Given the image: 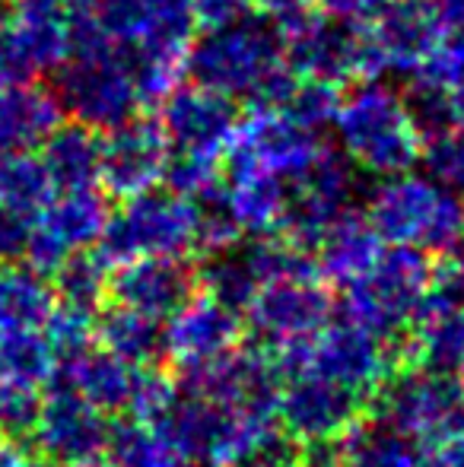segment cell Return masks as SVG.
I'll use <instances>...</instances> for the list:
<instances>
[{
    "instance_id": "1",
    "label": "cell",
    "mask_w": 464,
    "mask_h": 467,
    "mask_svg": "<svg viewBox=\"0 0 464 467\" xmlns=\"http://www.w3.org/2000/svg\"><path fill=\"white\" fill-rule=\"evenodd\" d=\"M335 134L353 166L378 179L410 172L420 162L423 137L407 111V99L378 77L341 99Z\"/></svg>"
},
{
    "instance_id": "2",
    "label": "cell",
    "mask_w": 464,
    "mask_h": 467,
    "mask_svg": "<svg viewBox=\"0 0 464 467\" xmlns=\"http://www.w3.org/2000/svg\"><path fill=\"white\" fill-rule=\"evenodd\" d=\"M366 220L382 235V242L414 245L427 254H449L464 239V201L459 191H449L414 172L378 182L369 194Z\"/></svg>"
},
{
    "instance_id": "3",
    "label": "cell",
    "mask_w": 464,
    "mask_h": 467,
    "mask_svg": "<svg viewBox=\"0 0 464 467\" xmlns=\"http://www.w3.org/2000/svg\"><path fill=\"white\" fill-rule=\"evenodd\" d=\"M344 286V312L353 325L382 340H395L417 321V312L433 286V267L423 248L388 245L359 277Z\"/></svg>"
},
{
    "instance_id": "4",
    "label": "cell",
    "mask_w": 464,
    "mask_h": 467,
    "mask_svg": "<svg viewBox=\"0 0 464 467\" xmlns=\"http://www.w3.org/2000/svg\"><path fill=\"white\" fill-rule=\"evenodd\" d=\"M201 207L198 201L175 194V191H140V194L121 197V207L108 213L102 229V258L108 265H124L134 258H153V254H175L198 248Z\"/></svg>"
},
{
    "instance_id": "5",
    "label": "cell",
    "mask_w": 464,
    "mask_h": 467,
    "mask_svg": "<svg viewBox=\"0 0 464 467\" xmlns=\"http://www.w3.org/2000/svg\"><path fill=\"white\" fill-rule=\"evenodd\" d=\"M284 64V36H277L261 16L211 26L204 36L194 38L185 57V70L194 83L232 99H248L261 80Z\"/></svg>"
},
{
    "instance_id": "6",
    "label": "cell",
    "mask_w": 464,
    "mask_h": 467,
    "mask_svg": "<svg viewBox=\"0 0 464 467\" xmlns=\"http://www.w3.org/2000/svg\"><path fill=\"white\" fill-rule=\"evenodd\" d=\"M55 96L70 121L108 134L143 109L134 64L124 48L74 51L55 70Z\"/></svg>"
},
{
    "instance_id": "7",
    "label": "cell",
    "mask_w": 464,
    "mask_h": 467,
    "mask_svg": "<svg viewBox=\"0 0 464 467\" xmlns=\"http://www.w3.org/2000/svg\"><path fill=\"white\" fill-rule=\"evenodd\" d=\"M280 32H284V61L296 77L344 83L385 74L382 51L369 26H353L331 13H309Z\"/></svg>"
},
{
    "instance_id": "8",
    "label": "cell",
    "mask_w": 464,
    "mask_h": 467,
    "mask_svg": "<svg viewBox=\"0 0 464 467\" xmlns=\"http://www.w3.org/2000/svg\"><path fill=\"white\" fill-rule=\"evenodd\" d=\"M388 366L391 363L382 347V337L353 325V321L322 327L312 337L280 347V369H286L290 375H325V379L347 385L359 398L388 381Z\"/></svg>"
},
{
    "instance_id": "9",
    "label": "cell",
    "mask_w": 464,
    "mask_h": 467,
    "mask_svg": "<svg viewBox=\"0 0 464 467\" xmlns=\"http://www.w3.org/2000/svg\"><path fill=\"white\" fill-rule=\"evenodd\" d=\"M378 417L420 445L439 449L464 420V381L429 366L401 372L382 385Z\"/></svg>"
},
{
    "instance_id": "10",
    "label": "cell",
    "mask_w": 464,
    "mask_h": 467,
    "mask_svg": "<svg viewBox=\"0 0 464 467\" xmlns=\"http://www.w3.org/2000/svg\"><path fill=\"white\" fill-rule=\"evenodd\" d=\"M108 223V203L96 185L57 188L51 201L32 220L26 258L36 271L55 274L74 252H83L102 239Z\"/></svg>"
},
{
    "instance_id": "11",
    "label": "cell",
    "mask_w": 464,
    "mask_h": 467,
    "mask_svg": "<svg viewBox=\"0 0 464 467\" xmlns=\"http://www.w3.org/2000/svg\"><path fill=\"white\" fill-rule=\"evenodd\" d=\"M290 188V210L284 223L286 239L303 248H318L325 233L344 213H350L356 197V166L347 153L341 156L325 147L303 179H296Z\"/></svg>"
},
{
    "instance_id": "12",
    "label": "cell",
    "mask_w": 464,
    "mask_h": 467,
    "mask_svg": "<svg viewBox=\"0 0 464 467\" xmlns=\"http://www.w3.org/2000/svg\"><path fill=\"white\" fill-rule=\"evenodd\" d=\"M239 124L242 118L235 109V99L217 93L204 83H194V87L179 83L160 102V128L172 153L220 160L230 153Z\"/></svg>"
},
{
    "instance_id": "13",
    "label": "cell",
    "mask_w": 464,
    "mask_h": 467,
    "mask_svg": "<svg viewBox=\"0 0 464 467\" xmlns=\"http://www.w3.org/2000/svg\"><path fill=\"white\" fill-rule=\"evenodd\" d=\"M322 150L325 143L318 140L315 130L296 124L284 111H252L248 118H242L239 134L226 156L252 162L293 185L296 179H303L305 169L318 160Z\"/></svg>"
},
{
    "instance_id": "14",
    "label": "cell",
    "mask_w": 464,
    "mask_h": 467,
    "mask_svg": "<svg viewBox=\"0 0 464 467\" xmlns=\"http://www.w3.org/2000/svg\"><path fill=\"white\" fill-rule=\"evenodd\" d=\"M32 432L57 467H89L108 445L102 410L74 391H48Z\"/></svg>"
},
{
    "instance_id": "15",
    "label": "cell",
    "mask_w": 464,
    "mask_h": 467,
    "mask_svg": "<svg viewBox=\"0 0 464 467\" xmlns=\"http://www.w3.org/2000/svg\"><path fill=\"white\" fill-rule=\"evenodd\" d=\"M328 312L331 302L325 289H318L315 277H286L271 280L258 289L248 306V321L264 344L286 347L322 331Z\"/></svg>"
},
{
    "instance_id": "16",
    "label": "cell",
    "mask_w": 464,
    "mask_h": 467,
    "mask_svg": "<svg viewBox=\"0 0 464 467\" xmlns=\"http://www.w3.org/2000/svg\"><path fill=\"white\" fill-rule=\"evenodd\" d=\"M169 156H172V147H169L160 121L130 118L128 124L108 130V137L102 140L99 182L115 197L140 194L166 179Z\"/></svg>"
},
{
    "instance_id": "17",
    "label": "cell",
    "mask_w": 464,
    "mask_h": 467,
    "mask_svg": "<svg viewBox=\"0 0 464 467\" xmlns=\"http://www.w3.org/2000/svg\"><path fill=\"white\" fill-rule=\"evenodd\" d=\"M198 274L175 254H153L115 265L108 277V293L118 306L137 308L153 318H172L194 296Z\"/></svg>"
},
{
    "instance_id": "18",
    "label": "cell",
    "mask_w": 464,
    "mask_h": 467,
    "mask_svg": "<svg viewBox=\"0 0 464 467\" xmlns=\"http://www.w3.org/2000/svg\"><path fill=\"white\" fill-rule=\"evenodd\" d=\"M372 38L382 51L385 74L414 77L417 67L433 55V48L446 36L433 0H391L376 23H369Z\"/></svg>"
},
{
    "instance_id": "19",
    "label": "cell",
    "mask_w": 464,
    "mask_h": 467,
    "mask_svg": "<svg viewBox=\"0 0 464 467\" xmlns=\"http://www.w3.org/2000/svg\"><path fill=\"white\" fill-rule=\"evenodd\" d=\"M359 394L341 381L315 372H299L286 391H280V407L290 432L299 439H337L356 420Z\"/></svg>"
},
{
    "instance_id": "20",
    "label": "cell",
    "mask_w": 464,
    "mask_h": 467,
    "mask_svg": "<svg viewBox=\"0 0 464 467\" xmlns=\"http://www.w3.org/2000/svg\"><path fill=\"white\" fill-rule=\"evenodd\" d=\"M235 337H239L235 308L223 306L211 293L191 296L166 325V353H172L175 363L188 369L223 357L226 350H232Z\"/></svg>"
},
{
    "instance_id": "21",
    "label": "cell",
    "mask_w": 464,
    "mask_h": 467,
    "mask_svg": "<svg viewBox=\"0 0 464 467\" xmlns=\"http://www.w3.org/2000/svg\"><path fill=\"white\" fill-rule=\"evenodd\" d=\"M6 29L16 38L32 77L55 74L74 55L70 0H13Z\"/></svg>"
},
{
    "instance_id": "22",
    "label": "cell",
    "mask_w": 464,
    "mask_h": 467,
    "mask_svg": "<svg viewBox=\"0 0 464 467\" xmlns=\"http://www.w3.org/2000/svg\"><path fill=\"white\" fill-rule=\"evenodd\" d=\"M223 197L242 233L271 235L284 229L286 210H290V185L277 175L264 172L252 162L230 160Z\"/></svg>"
},
{
    "instance_id": "23",
    "label": "cell",
    "mask_w": 464,
    "mask_h": 467,
    "mask_svg": "<svg viewBox=\"0 0 464 467\" xmlns=\"http://www.w3.org/2000/svg\"><path fill=\"white\" fill-rule=\"evenodd\" d=\"M57 124H61V102L55 93L32 87L29 80L0 87V153L42 147Z\"/></svg>"
},
{
    "instance_id": "24",
    "label": "cell",
    "mask_w": 464,
    "mask_h": 467,
    "mask_svg": "<svg viewBox=\"0 0 464 467\" xmlns=\"http://www.w3.org/2000/svg\"><path fill=\"white\" fill-rule=\"evenodd\" d=\"M42 162L55 188H87L99 182L102 137L80 121L57 124L42 143Z\"/></svg>"
},
{
    "instance_id": "25",
    "label": "cell",
    "mask_w": 464,
    "mask_h": 467,
    "mask_svg": "<svg viewBox=\"0 0 464 467\" xmlns=\"http://www.w3.org/2000/svg\"><path fill=\"white\" fill-rule=\"evenodd\" d=\"M423 445L388 420H353L341 439V467H417Z\"/></svg>"
},
{
    "instance_id": "26",
    "label": "cell",
    "mask_w": 464,
    "mask_h": 467,
    "mask_svg": "<svg viewBox=\"0 0 464 467\" xmlns=\"http://www.w3.org/2000/svg\"><path fill=\"white\" fill-rule=\"evenodd\" d=\"M382 235L366 216L344 213L318 242V271L337 283H350L382 252Z\"/></svg>"
},
{
    "instance_id": "27",
    "label": "cell",
    "mask_w": 464,
    "mask_h": 467,
    "mask_svg": "<svg viewBox=\"0 0 464 467\" xmlns=\"http://www.w3.org/2000/svg\"><path fill=\"white\" fill-rule=\"evenodd\" d=\"M55 289L36 267H0V331L13 327H42L57 308Z\"/></svg>"
},
{
    "instance_id": "28",
    "label": "cell",
    "mask_w": 464,
    "mask_h": 467,
    "mask_svg": "<svg viewBox=\"0 0 464 467\" xmlns=\"http://www.w3.org/2000/svg\"><path fill=\"white\" fill-rule=\"evenodd\" d=\"M99 344L106 350H112L115 357L128 359V363H153L156 357L166 353V327L160 325V318L143 315L137 308L115 306L99 318Z\"/></svg>"
},
{
    "instance_id": "29",
    "label": "cell",
    "mask_w": 464,
    "mask_h": 467,
    "mask_svg": "<svg viewBox=\"0 0 464 467\" xmlns=\"http://www.w3.org/2000/svg\"><path fill=\"white\" fill-rule=\"evenodd\" d=\"M57 363L55 344L38 334V327L0 331V385L38 388L51 379Z\"/></svg>"
},
{
    "instance_id": "30",
    "label": "cell",
    "mask_w": 464,
    "mask_h": 467,
    "mask_svg": "<svg viewBox=\"0 0 464 467\" xmlns=\"http://www.w3.org/2000/svg\"><path fill=\"white\" fill-rule=\"evenodd\" d=\"M55 191L57 188L45 169L42 156H36L32 150L0 153V201L10 203L13 210L36 220L38 210L51 201Z\"/></svg>"
},
{
    "instance_id": "31",
    "label": "cell",
    "mask_w": 464,
    "mask_h": 467,
    "mask_svg": "<svg viewBox=\"0 0 464 467\" xmlns=\"http://www.w3.org/2000/svg\"><path fill=\"white\" fill-rule=\"evenodd\" d=\"M198 280L204 283L213 299H220L223 306L235 308V312L252 306L258 289L264 286L258 271H254L252 258H248V248H235V245L223 248V252H213Z\"/></svg>"
},
{
    "instance_id": "32",
    "label": "cell",
    "mask_w": 464,
    "mask_h": 467,
    "mask_svg": "<svg viewBox=\"0 0 464 467\" xmlns=\"http://www.w3.org/2000/svg\"><path fill=\"white\" fill-rule=\"evenodd\" d=\"M108 462L112 467H179V451L153 423H118L108 430Z\"/></svg>"
},
{
    "instance_id": "33",
    "label": "cell",
    "mask_w": 464,
    "mask_h": 467,
    "mask_svg": "<svg viewBox=\"0 0 464 467\" xmlns=\"http://www.w3.org/2000/svg\"><path fill=\"white\" fill-rule=\"evenodd\" d=\"M108 261L102 254L74 252L61 267L55 271V296L67 308H80V312H93L102 306L108 296Z\"/></svg>"
},
{
    "instance_id": "34",
    "label": "cell",
    "mask_w": 464,
    "mask_h": 467,
    "mask_svg": "<svg viewBox=\"0 0 464 467\" xmlns=\"http://www.w3.org/2000/svg\"><path fill=\"white\" fill-rule=\"evenodd\" d=\"M417 166L436 185L464 194V128L439 130V134L423 137L420 162Z\"/></svg>"
},
{
    "instance_id": "35",
    "label": "cell",
    "mask_w": 464,
    "mask_h": 467,
    "mask_svg": "<svg viewBox=\"0 0 464 467\" xmlns=\"http://www.w3.org/2000/svg\"><path fill=\"white\" fill-rule=\"evenodd\" d=\"M414 80L429 83V87L452 96L464 118V32H446L442 42L433 48V55L417 67Z\"/></svg>"
},
{
    "instance_id": "36",
    "label": "cell",
    "mask_w": 464,
    "mask_h": 467,
    "mask_svg": "<svg viewBox=\"0 0 464 467\" xmlns=\"http://www.w3.org/2000/svg\"><path fill=\"white\" fill-rule=\"evenodd\" d=\"M341 99L344 96L337 93V83L305 80V77H299V83H296V89H293L290 102H286L284 115L318 134V130H325V128H335Z\"/></svg>"
},
{
    "instance_id": "37",
    "label": "cell",
    "mask_w": 464,
    "mask_h": 467,
    "mask_svg": "<svg viewBox=\"0 0 464 467\" xmlns=\"http://www.w3.org/2000/svg\"><path fill=\"white\" fill-rule=\"evenodd\" d=\"M169 191L188 197V201H207L223 188V172H220V160L211 156H191V153H175L169 156L166 179Z\"/></svg>"
},
{
    "instance_id": "38",
    "label": "cell",
    "mask_w": 464,
    "mask_h": 467,
    "mask_svg": "<svg viewBox=\"0 0 464 467\" xmlns=\"http://www.w3.org/2000/svg\"><path fill=\"white\" fill-rule=\"evenodd\" d=\"M32 216L13 210L10 203L0 201V258H13V254L26 252V242H29Z\"/></svg>"
},
{
    "instance_id": "39",
    "label": "cell",
    "mask_w": 464,
    "mask_h": 467,
    "mask_svg": "<svg viewBox=\"0 0 464 467\" xmlns=\"http://www.w3.org/2000/svg\"><path fill=\"white\" fill-rule=\"evenodd\" d=\"M248 6H252L261 19L286 29V26H293L296 19L315 13L318 0H248Z\"/></svg>"
},
{
    "instance_id": "40",
    "label": "cell",
    "mask_w": 464,
    "mask_h": 467,
    "mask_svg": "<svg viewBox=\"0 0 464 467\" xmlns=\"http://www.w3.org/2000/svg\"><path fill=\"white\" fill-rule=\"evenodd\" d=\"M32 77L29 64H26L23 51H19L16 38L10 36L6 26H0V87L10 83H26Z\"/></svg>"
},
{
    "instance_id": "41",
    "label": "cell",
    "mask_w": 464,
    "mask_h": 467,
    "mask_svg": "<svg viewBox=\"0 0 464 467\" xmlns=\"http://www.w3.org/2000/svg\"><path fill=\"white\" fill-rule=\"evenodd\" d=\"M325 10L337 19H347L353 26H369L391 0H322Z\"/></svg>"
},
{
    "instance_id": "42",
    "label": "cell",
    "mask_w": 464,
    "mask_h": 467,
    "mask_svg": "<svg viewBox=\"0 0 464 467\" xmlns=\"http://www.w3.org/2000/svg\"><path fill=\"white\" fill-rule=\"evenodd\" d=\"M194 6V16L204 29L211 26H223V23H232V19L245 16L248 10V0H191Z\"/></svg>"
},
{
    "instance_id": "43",
    "label": "cell",
    "mask_w": 464,
    "mask_h": 467,
    "mask_svg": "<svg viewBox=\"0 0 464 467\" xmlns=\"http://www.w3.org/2000/svg\"><path fill=\"white\" fill-rule=\"evenodd\" d=\"M446 32H464V0H433Z\"/></svg>"
},
{
    "instance_id": "44",
    "label": "cell",
    "mask_w": 464,
    "mask_h": 467,
    "mask_svg": "<svg viewBox=\"0 0 464 467\" xmlns=\"http://www.w3.org/2000/svg\"><path fill=\"white\" fill-rule=\"evenodd\" d=\"M439 458L446 462V467H464V420L459 430L439 445Z\"/></svg>"
},
{
    "instance_id": "45",
    "label": "cell",
    "mask_w": 464,
    "mask_h": 467,
    "mask_svg": "<svg viewBox=\"0 0 464 467\" xmlns=\"http://www.w3.org/2000/svg\"><path fill=\"white\" fill-rule=\"evenodd\" d=\"M23 467H57L55 462H45V464H23Z\"/></svg>"
}]
</instances>
